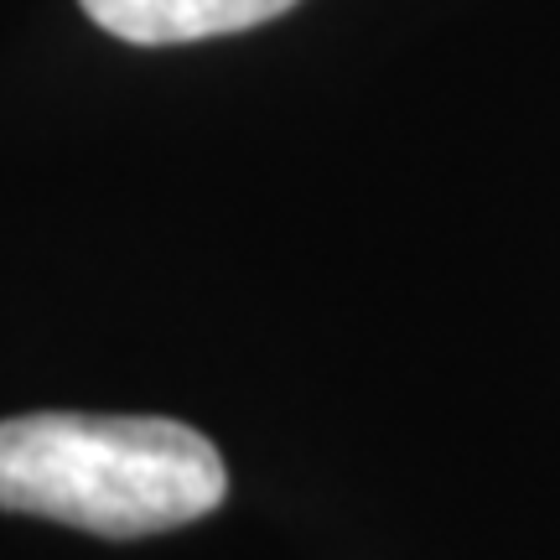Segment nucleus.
<instances>
[{
  "mask_svg": "<svg viewBox=\"0 0 560 560\" xmlns=\"http://www.w3.org/2000/svg\"><path fill=\"white\" fill-rule=\"evenodd\" d=\"M229 499L219 446L161 416L37 410L0 420V509L104 540L166 535Z\"/></svg>",
  "mask_w": 560,
  "mask_h": 560,
  "instance_id": "f257e3e1",
  "label": "nucleus"
},
{
  "mask_svg": "<svg viewBox=\"0 0 560 560\" xmlns=\"http://www.w3.org/2000/svg\"><path fill=\"white\" fill-rule=\"evenodd\" d=\"M79 5L109 37L136 47H172V42H202L260 26L291 11L296 0H79Z\"/></svg>",
  "mask_w": 560,
  "mask_h": 560,
  "instance_id": "f03ea898",
  "label": "nucleus"
}]
</instances>
